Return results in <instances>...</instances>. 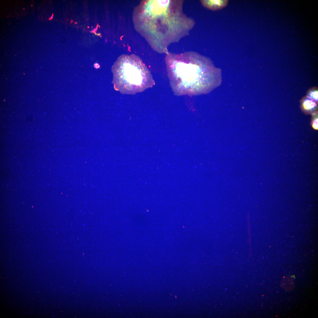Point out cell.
<instances>
[{
  "label": "cell",
  "mask_w": 318,
  "mask_h": 318,
  "mask_svg": "<svg viewBox=\"0 0 318 318\" xmlns=\"http://www.w3.org/2000/svg\"><path fill=\"white\" fill-rule=\"evenodd\" d=\"M301 105L302 110L307 113L314 112L317 108L315 101L307 97L303 99Z\"/></svg>",
  "instance_id": "5b68a950"
},
{
  "label": "cell",
  "mask_w": 318,
  "mask_h": 318,
  "mask_svg": "<svg viewBox=\"0 0 318 318\" xmlns=\"http://www.w3.org/2000/svg\"><path fill=\"white\" fill-rule=\"evenodd\" d=\"M113 83L121 93L135 94L152 87L155 83L147 67L134 54L120 56L113 65Z\"/></svg>",
  "instance_id": "3957f363"
},
{
  "label": "cell",
  "mask_w": 318,
  "mask_h": 318,
  "mask_svg": "<svg viewBox=\"0 0 318 318\" xmlns=\"http://www.w3.org/2000/svg\"><path fill=\"white\" fill-rule=\"evenodd\" d=\"M183 1L145 0L135 8L136 29L157 52L168 53L171 43L189 34L195 23L183 11Z\"/></svg>",
  "instance_id": "6da1fadb"
},
{
  "label": "cell",
  "mask_w": 318,
  "mask_h": 318,
  "mask_svg": "<svg viewBox=\"0 0 318 318\" xmlns=\"http://www.w3.org/2000/svg\"><path fill=\"white\" fill-rule=\"evenodd\" d=\"M307 97L314 101H318V91L316 89H312L309 92Z\"/></svg>",
  "instance_id": "52a82bcc"
},
{
  "label": "cell",
  "mask_w": 318,
  "mask_h": 318,
  "mask_svg": "<svg viewBox=\"0 0 318 318\" xmlns=\"http://www.w3.org/2000/svg\"><path fill=\"white\" fill-rule=\"evenodd\" d=\"M165 61L170 85L176 95L206 94L218 84V70L209 58L196 52H168Z\"/></svg>",
  "instance_id": "7a4b0ae2"
},
{
  "label": "cell",
  "mask_w": 318,
  "mask_h": 318,
  "mask_svg": "<svg viewBox=\"0 0 318 318\" xmlns=\"http://www.w3.org/2000/svg\"><path fill=\"white\" fill-rule=\"evenodd\" d=\"M312 125L314 129H318V117L317 113V112H314L313 114Z\"/></svg>",
  "instance_id": "ba28073f"
},
{
  "label": "cell",
  "mask_w": 318,
  "mask_h": 318,
  "mask_svg": "<svg viewBox=\"0 0 318 318\" xmlns=\"http://www.w3.org/2000/svg\"><path fill=\"white\" fill-rule=\"evenodd\" d=\"M293 286L294 283L292 280L289 278L284 279L282 282V286L286 290H291L293 288Z\"/></svg>",
  "instance_id": "8992f818"
},
{
  "label": "cell",
  "mask_w": 318,
  "mask_h": 318,
  "mask_svg": "<svg viewBox=\"0 0 318 318\" xmlns=\"http://www.w3.org/2000/svg\"><path fill=\"white\" fill-rule=\"evenodd\" d=\"M202 5L209 9L216 10L225 7L228 1L226 0H201Z\"/></svg>",
  "instance_id": "277c9868"
},
{
  "label": "cell",
  "mask_w": 318,
  "mask_h": 318,
  "mask_svg": "<svg viewBox=\"0 0 318 318\" xmlns=\"http://www.w3.org/2000/svg\"><path fill=\"white\" fill-rule=\"evenodd\" d=\"M53 14H52V16L50 17V18L49 19V20H51V19H52V18H53Z\"/></svg>",
  "instance_id": "9c48e42d"
}]
</instances>
